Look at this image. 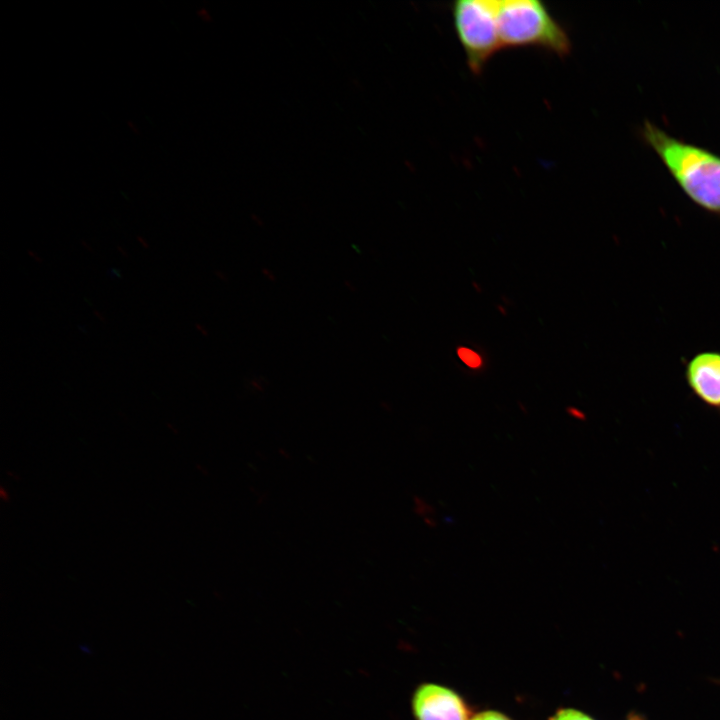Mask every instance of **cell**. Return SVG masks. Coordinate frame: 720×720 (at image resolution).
I'll use <instances>...</instances> for the list:
<instances>
[{
	"label": "cell",
	"instance_id": "obj_10",
	"mask_svg": "<svg viewBox=\"0 0 720 720\" xmlns=\"http://www.w3.org/2000/svg\"><path fill=\"white\" fill-rule=\"evenodd\" d=\"M567 413H569L570 416L574 418H582V414L579 412L578 409L573 407H567Z\"/></svg>",
	"mask_w": 720,
	"mask_h": 720
},
{
	"label": "cell",
	"instance_id": "obj_1",
	"mask_svg": "<svg viewBox=\"0 0 720 720\" xmlns=\"http://www.w3.org/2000/svg\"><path fill=\"white\" fill-rule=\"evenodd\" d=\"M642 135L683 192L701 208L720 214V156L648 121Z\"/></svg>",
	"mask_w": 720,
	"mask_h": 720
},
{
	"label": "cell",
	"instance_id": "obj_8",
	"mask_svg": "<svg viewBox=\"0 0 720 720\" xmlns=\"http://www.w3.org/2000/svg\"><path fill=\"white\" fill-rule=\"evenodd\" d=\"M414 507L415 512L418 515H420L426 522L429 521L430 525H433V520L428 517V515L432 517V507L428 503L416 496L414 497Z\"/></svg>",
	"mask_w": 720,
	"mask_h": 720
},
{
	"label": "cell",
	"instance_id": "obj_5",
	"mask_svg": "<svg viewBox=\"0 0 720 720\" xmlns=\"http://www.w3.org/2000/svg\"><path fill=\"white\" fill-rule=\"evenodd\" d=\"M685 376L698 398L720 408V352L706 351L693 356L686 365Z\"/></svg>",
	"mask_w": 720,
	"mask_h": 720
},
{
	"label": "cell",
	"instance_id": "obj_6",
	"mask_svg": "<svg viewBox=\"0 0 720 720\" xmlns=\"http://www.w3.org/2000/svg\"><path fill=\"white\" fill-rule=\"evenodd\" d=\"M460 360L469 368L477 369L482 366V357L474 350L461 346L457 349Z\"/></svg>",
	"mask_w": 720,
	"mask_h": 720
},
{
	"label": "cell",
	"instance_id": "obj_4",
	"mask_svg": "<svg viewBox=\"0 0 720 720\" xmlns=\"http://www.w3.org/2000/svg\"><path fill=\"white\" fill-rule=\"evenodd\" d=\"M417 720H468L463 700L452 690L436 684L420 686L413 698Z\"/></svg>",
	"mask_w": 720,
	"mask_h": 720
},
{
	"label": "cell",
	"instance_id": "obj_9",
	"mask_svg": "<svg viewBox=\"0 0 720 720\" xmlns=\"http://www.w3.org/2000/svg\"><path fill=\"white\" fill-rule=\"evenodd\" d=\"M471 720H510L505 715L495 711H485L475 715Z\"/></svg>",
	"mask_w": 720,
	"mask_h": 720
},
{
	"label": "cell",
	"instance_id": "obj_7",
	"mask_svg": "<svg viewBox=\"0 0 720 720\" xmlns=\"http://www.w3.org/2000/svg\"><path fill=\"white\" fill-rule=\"evenodd\" d=\"M550 720H593L586 714L574 709H562L558 711Z\"/></svg>",
	"mask_w": 720,
	"mask_h": 720
},
{
	"label": "cell",
	"instance_id": "obj_2",
	"mask_svg": "<svg viewBox=\"0 0 720 720\" xmlns=\"http://www.w3.org/2000/svg\"><path fill=\"white\" fill-rule=\"evenodd\" d=\"M502 48L538 47L568 56L572 43L566 29L539 0H497Z\"/></svg>",
	"mask_w": 720,
	"mask_h": 720
},
{
	"label": "cell",
	"instance_id": "obj_3",
	"mask_svg": "<svg viewBox=\"0 0 720 720\" xmlns=\"http://www.w3.org/2000/svg\"><path fill=\"white\" fill-rule=\"evenodd\" d=\"M456 36L470 71L479 75L490 58L502 49L497 0H458L451 6Z\"/></svg>",
	"mask_w": 720,
	"mask_h": 720
}]
</instances>
